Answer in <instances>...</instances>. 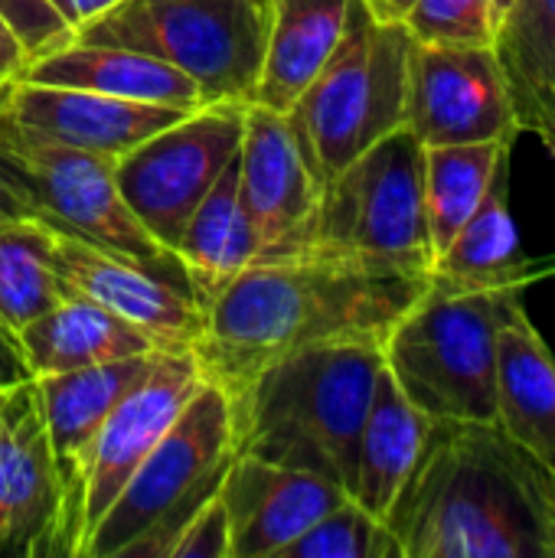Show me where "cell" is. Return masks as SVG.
I'll return each instance as SVG.
<instances>
[{"instance_id": "obj_36", "label": "cell", "mask_w": 555, "mask_h": 558, "mask_svg": "<svg viewBox=\"0 0 555 558\" xmlns=\"http://www.w3.org/2000/svg\"><path fill=\"white\" fill-rule=\"evenodd\" d=\"M56 3H59L62 16L69 20L72 33H75V26L88 23L92 16L105 13L108 7H114V3H121V0H56Z\"/></svg>"}, {"instance_id": "obj_12", "label": "cell", "mask_w": 555, "mask_h": 558, "mask_svg": "<svg viewBox=\"0 0 555 558\" xmlns=\"http://www.w3.org/2000/svg\"><path fill=\"white\" fill-rule=\"evenodd\" d=\"M200 383H203V369L193 350H160L147 376L137 386H131L121 396V402L111 409L85 464L79 558L92 530L111 510V504L118 500L137 464L160 441V435L170 428V422L180 415V409L190 402Z\"/></svg>"}, {"instance_id": "obj_17", "label": "cell", "mask_w": 555, "mask_h": 558, "mask_svg": "<svg viewBox=\"0 0 555 558\" xmlns=\"http://www.w3.org/2000/svg\"><path fill=\"white\" fill-rule=\"evenodd\" d=\"M219 500L229 520V558H278L350 494L321 474L236 454Z\"/></svg>"}, {"instance_id": "obj_23", "label": "cell", "mask_w": 555, "mask_h": 558, "mask_svg": "<svg viewBox=\"0 0 555 558\" xmlns=\"http://www.w3.org/2000/svg\"><path fill=\"white\" fill-rule=\"evenodd\" d=\"M350 0H272L255 105L288 114L324 69L347 26Z\"/></svg>"}, {"instance_id": "obj_6", "label": "cell", "mask_w": 555, "mask_h": 558, "mask_svg": "<svg viewBox=\"0 0 555 558\" xmlns=\"http://www.w3.org/2000/svg\"><path fill=\"white\" fill-rule=\"evenodd\" d=\"M232 458L229 396L203 376L92 530L82 558H167L190 513L219 494Z\"/></svg>"}, {"instance_id": "obj_34", "label": "cell", "mask_w": 555, "mask_h": 558, "mask_svg": "<svg viewBox=\"0 0 555 558\" xmlns=\"http://www.w3.org/2000/svg\"><path fill=\"white\" fill-rule=\"evenodd\" d=\"M23 379H33V376H29V369H26V363L20 356V347H16V340L10 333L0 330V389L16 386Z\"/></svg>"}, {"instance_id": "obj_33", "label": "cell", "mask_w": 555, "mask_h": 558, "mask_svg": "<svg viewBox=\"0 0 555 558\" xmlns=\"http://www.w3.org/2000/svg\"><path fill=\"white\" fill-rule=\"evenodd\" d=\"M26 62H29V56H26L23 43H20L16 33L7 26V20L0 16V85H3L7 78H13Z\"/></svg>"}, {"instance_id": "obj_24", "label": "cell", "mask_w": 555, "mask_h": 558, "mask_svg": "<svg viewBox=\"0 0 555 558\" xmlns=\"http://www.w3.org/2000/svg\"><path fill=\"white\" fill-rule=\"evenodd\" d=\"M429 432L432 418L402 396V389L383 366L357 445V474L350 500L360 504L370 517L386 520L393 500L399 497L425 448Z\"/></svg>"}, {"instance_id": "obj_30", "label": "cell", "mask_w": 555, "mask_h": 558, "mask_svg": "<svg viewBox=\"0 0 555 558\" xmlns=\"http://www.w3.org/2000/svg\"><path fill=\"white\" fill-rule=\"evenodd\" d=\"M507 0H412L402 26L429 46H491L497 43Z\"/></svg>"}, {"instance_id": "obj_21", "label": "cell", "mask_w": 555, "mask_h": 558, "mask_svg": "<svg viewBox=\"0 0 555 558\" xmlns=\"http://www.w3.org/2000/svg\"><path fill=\"white\" fill-rule=\"evenodd\" d=\"M16 347L33 379L160 350L134 324L121 320L118 314L82 294H65L56 307L26 324L16 333Z\"/></svg>"}, {"instance_id": "obj_16", "label": "cell", "mask_w": 555, "mask_h": 558, "mask_svg": "<svg viewBox=\"0 0 555 558\" xmlns=\"http://www.w3.org/2000/svg\"><path fill=\"white\" fill-rule=\"evenodd\" d=\"M52 255L65 294H82L108 307L160 350H193L200 343L206 314L180 281L59 232Z\"/></svg>"}, {"instance_id": "obj_35", "label": "cell", "mask_w": 555, "mask_h": 558, "mask_svg": "<svg viewBox=\"0 0 555 558\" xmlns=\"http://www.w3.org/2000/svg\"><path fill=\"white\" fill-rule=\"evenodd\" d=\"M20 219H36L29 203L23 199L20 186L0 170V226H10V222H20Z\"/></svg>"}, {"instance_id": "obj_26", "label": "cell", "mask_w": 555, "mask_h": 558, "mask_svg": "<svg viewBox=\"0 0 555 558\" xmlns=\"http://www.w3.org/2000/svg\"><path fill=\"white\" fill-rule=\"evenodd\" d=\"M494 52L520 131L555 150V0H507Z\"/></svg>"}, {"instance_id": "obj_37", "label": "cell", "mask_w": 555, "mask_h": 558, "mask_svg": "<svg viewBox=\"0 0 555 558\" xmlns=\"http://www.w3.org/2000/svg\"><path fill=\"white\" fill-rule=\"evenodd\" d=\"M370 7V13L376 20H386V23H402L406 10L412 7V0H363Z\"/></svg>"}, {"instance_id": "obj_18", "label": "cell", "mask_w": 555, "mask_h": 558, "mask_svg": "<svg viewBox=\"0 0 555 558\" xmlns=\"http://www.w3.org/2000/svg\"><path fill=\"white\" fill-rule=\"evenodd\" d=\"M0 114L46 141L118 160L154 131L183 118L186 108L128 101L69 85L7 78L0 85Z\"/></svg>"}, {"instance_id": "obj_28", "label": "cell", "mask_w": 555, "mask_h": 558, "mask_svg": "<svg viewBox=\"0 0 555 558\" xmlns=\"http://www.w3.org/2000/svg\"><path fill=\"white\" fill-rule=\"evenodd\" d=\"M52 245L56 229L39 219L0 226V330L13 340L65 298Z\"/></svg>"}, {"instance_id": "obj_4", "label": "cell", "mask_w": 555, "mask_h": 558, "mask_svg": "<svg viewBox=\"0 0 555 558\" xmlns=\"http://www.w3.org/2000/svg\"><path fill=\"white\" fill-rule=\"evenodd\" d=\"M425 147L399 128L321 183L317 203L281 262L363 275L429 278L435 248L422 199Z\"/></svg>"}, {"instance_id": "obj_3", "label": "cell", "mask_w": 555, "mask_h": 558, "mask_svg": "<svg viewBox=\"0 0 555 558\" xmlns=\"http://www.w3.org/2000/svg\"><path fill=\"white\" fill-rule=\"evenodd\" d=\"M383 343L334 340L285 353L222 389L232 451L353 490L357 445L383 373Z\"/></svg>"}, {"instance_id": "obj_10", "label": "cell", "mask_w": 555, "mask_h": 558, "mask_svg": "<svg viewBox=\"0 0 555 558\" xmlns=\"http://www.w3.org/2000/svg\"><path fill=\"white\" fill-rule=\"evenodd\" d=\"M242 128L245 105H200L114 160L121 199L167 252H177L193 209L239 157Z\"/></svg>"}, {"instance_id": "obj_2", "label": "cell", "mask_w": 555, "mask_h": 558, "mask_svg": "<svg viewBox=\"0 0 555 558\" xmlns=\"http://www.w3.org/2000/svg\"><path fill=\"white\" fill-rule=\"evenodd\" d=\"M425 288L429 278L363 275L314 262H255L206 307L193 353L203 376L229 389L304 347L383 343Z\"/></svg>"}, {"instance_id": "obj_25", "label": "cell", "mask_w": 555, "mask_h": 558, "mask_svg": "<svg viewBox=\"0 0 555 558\" xmlns=\"http://www.w3.org/2000/svg\"><path fill=\"white\" fill-rule=\"evenodd\" d=\"M173 255L203 314L255 262V235L239 190V157L200 199Z\"/></svg>"}, {"instance_id": "obj_20", "label": "cell", "mask_w": 555, "mask_h": 558, "mask_svg": "<svg viewBox=\"0 0 555 558\" xmlns=\"http://www.w3.org/2000/svg\"><path fill=\"white\" fill-rule=\"evenodd\" d=\"M13 78L36 85H69L88 88L111 98L173 105V108H200V88L173 65L124 46H98V43H65L46 56L29 59Z\"/></svg>"}, {"instance_id": "obj_1", "label": "cell", "mask_w": 555, "mask_h": 558, "mask_svg": "<svg viewBox=\"0 0 555 558\" xmlns=\"http://www.w3.org/2000/svg\"><path fill=\"white\" fill-rule=\"evenodd\" d=\"M383 523L402 558H555V471L497 422H432Z\"/></svg>"}, {"instance_id": "obj_15", "label": "cell", "mask_w": 555, "mask_h": 558, "mask_svg": "<svg viewBox=\"0 0 555 558\" xmlns=\"http://www.w3.org/2000/svg\"><path fill=\"white\" fill-rule=\"evenodd\" d=\"M239 190L255 235V262H281L321 193L288 114L245 105Z\"/></svg>"}, {"instance_id": "obj_7", "label": "cell", "mask_w": 555, "mask_h": 558, "mask_svg": "<svg viewBox=\"0 0 555 558\" xmlns=\"http://www.w3.org/2000/svg\"><path fill=\"white\" fill-rule=\"evenodd\" d=\"M409 49L412 36L402 23L376 20L363 0H350L337 49L288 111L321 183L386 134L406 128Z\"/></svg>"}, {"instance_id": "obj_22", "label": "cell", "mask_w": 555, "mask_h": 558, "mask_svg": "<svg viewBox=\"0 0 555 558\" xmlns=\"http://www.w3.org/2000/svg\"><path fill=\"white\" fill-rule=\"evenodd\" d=\"M497 425L555 471V360L523 307L497 330Z\"/></svg>"}, {"instance_id": "obj_19", "label": "cell", "mask_w": 555, "mask_h": 558, "mask_svg": "<svg viewBox=\"0 0 555 558\" xmlns=\"http://www.w3.org/2000/svg\"><path fill=\"white\" fill-rule=\"evenodd\" d=\"M510 154L497 160L491 186L471 219L458 229L448 248L435 258L429 284L438 291H523L555 271V258L533 262L523 255L517 222L510 216Z\"/></svg>"}, {"instance_id": "obj_14", "label": "cell", "mask_w": 555, "mask_h": 558, "mask_svg": "<svg viewBox=\"0 0 555 558\" xmlns=\"http://www.w3.org/2000/svg\"><path fill=\"white\" fill-rule=\"evenodd\" d=\"M157 353L160 350L36 379L46 438H49L59 497H62V558H79V546H82V484H85L88 451L111 409L121 402V396L131 386H137L147 376Z\"/></svg>"}, {"instance_id": "obj_27", "label": "cell", "mask_w": 555, "mask_h": 558, "mask_svg": "<svg viewBox=\"0 0 555 558\" xmlns=\"http://www.w3.org/2000/svg\"><path fill=\"white\" fill-rule=\"evenodd\" d=\"M514 141H478V144H438L425 147L422 167V199L425 226L435 258L448 248L458 229L471 219L484 199L500 154Z\"/></svg>"}, {"instance_id": "obj_11", "label": "cell", "mask_w": 555, "mask_h": 558, "mask_svg": "<svg viewBox=\"0 0 555 558\" xmlns=\"http://www.w3.org/2000/svg\"><path fill=\"white\" fill-rule=\"evenodd\" d=\"M406 128L422 147L514 141L520 134L504 69L491 46L409 49Z\"/></svg>"}, {"instance_id": "obj_29", "label": "cell", "mask_w": 555, "mask_h": 558, "mask_svg": "<svg viewBox=\"0 0 555 558\" xmlns=\"http://www.w3.org/2000/svg\"><path fill=\"white\" fill-rule=\"evenodd\" d=\"M278 558H402V549L383 520L343 500L288 543Z\"/></svg>"}, {"instance_id": "obj_32", "label": "cell", "mask_w": 555, "mask_h": 558, "mask_svg": "<svg viewBox=\"0 0 555 558\" xmlns=\"http://www.w3.org/2000/svg\"><path fill=\"white\" fill-rule=\"evenodd\" d=\"M167 558H229V520L219 494L190 513Z\"/></svg>"}, {"instance_id": "obj_9", "label": "cell", "mask_w": 555, "mask_h": 558, "mask_svg": "<svg viewBox=\"0 0 555 558\" xmlns=\"http://www.w3.org/2000/svg\"><path fill=\"white\" fill-rule=\"evenodd\" d=\"M0 170L20 186L33 216L59 235L144 265L186 284L173 252L147 235L114 183V160L46 141L0 114Z\"/></svg>"}, {"instance_id": "obj_13", "label": "cell", "mask_w": 555, "mask_h": 558, "mask_svg": "<svg viewBox=\"0 0 555 558\" xmlns=\"http://www.w3.org/2000/svg\"><path fill=\"white\" fill-rule=\"evenodd\" d=\"M62 558V497L36 379L0 389V558Z\"/></svg>"}, {"instance_id": "obj_8", "label": "cell", "mask_w": 555, "mask_h": 558, "mask_svg": "<svg viewBox=\"0 0 555 558\" xmlns=\"http://www.w3.org/2000/svg\"><path fill=\"white\" fill-rule=\"evenodd\" d=\"M272 0H121L75 26V43L124 46L180 69L203 105H252Z\"/></svg>"}, {"instance_id": "obj_5", "label": "cell", "mask_w": 555, "mask_h": 558, "mask_svg": "<svg viewBox=\"0 0 555 558\" xmlns=\"http://www.w3.org/2000/svg\"><path fill=\"white\" fill-rule=\"evenodd\" d=\"M523 291H438L396 320L383 363L402 396L432 422H497V330Z\"/></svg>"}, {"instance_id": "obj_38", "label": "cell", "mask_w": 555, "mask_h": 558, "mask_svg": "<svg viewBox=\"0 0 555 558\" xmlns=\"http://www.w3.org/2000/svg\"><path fill=\"white\" fill-rule=\"evenodd\" d=\"M52 3H56V0H52ZM56 7H59V3H56ZM59 13H62V10H59Z\"/></svg>"}, {"instance_id": "obj_31", "label": "cell", "mask_w": 555, "mask_h": 558, "mask_svg": "<svg viewBox=\"0 0 555 558\" xmlns=\"http://www.w3.org/2000/svg\"><path fill=\"white\" fill-rule=\"evenodd\" d=\"M0 16L16 33L29 59L72 43V26L52 0H0Z\"/></svg>"}]
</instances>
